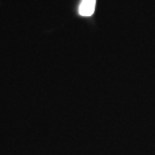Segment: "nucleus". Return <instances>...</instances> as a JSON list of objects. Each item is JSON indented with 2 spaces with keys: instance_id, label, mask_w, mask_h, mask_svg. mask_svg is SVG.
<instances>
[{
  "instance_id": "1",
  "label": "nucleus",
  "mask_w": 155,
  "mask_h": 155,
  "mask_svg": "<svg viewBox=\"0 0 155 155\" xmlns=\"http://www.w3.org/2000/svg\"><path fill=\"white\" fill-rule=\"evenodd\" d=\"M96 0H82L79 6V13L82 16L88 17L94 13Z\"/></svg>"
}]
</instances>
